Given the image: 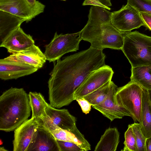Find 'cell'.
<instances>
[{
	"instance_id": "obj_1",
	"label": "cell",
	"mask_w": 151,
	"mask_h": 151,
	"mask_svg": "<svg viewBox=\"0 0 151 151\" xmlns=\"http://www.w3.org/2000/svg\"><path fill=\"white\" fill-rule=\"evenodd\" d=\"M103 50L88 49L59 59L48 82L50 105L60 108L75 100L77 89L93 71L105 65Z\"/></svg>"
},
{
	"instance_id": "obj_2",
	"label": "cell",
	"mask_w": 151,
	"mask_h": 151,
	"mask_svg": "<svg viewBox=\"0 0 151 151\" xmlns=\"http://www.w3.org/2000/svg\"><path fill=\"white\" fill-rule=\"evenodd\" d=\"M107 9L97 6L91 7L87 23L81 30V39L89 42L90 47L94 48L121 50L124 43L122 33L112 24L111 12Z\"/></svg>"
},
{
	"instance_id": "obj_3",
	"label": "cell",
	"mask_w": 151,
	"mask_h": 151,
	"mask_svg": "<svg viewBox=\"0 0 151 151\" xmlns=\"http://www.w3.org/2000/svg\"><path fill=\"white\" fill-rule=\"evenodd\" d=\"M31 110L28 94L23 88L11 87L0 96V130H14L28 120Z\"/></svg>"
},
{
	"instance_id": "obj_4",
	"label": "cell",
	"mask_w": 151,
	"mask_h": 151,
	"mask_svg": "<svg viewBox=\"0 0 151 151\" xmlns=\"http://www.w3.org/2000/svg\"><path fill=\"white\" fill-rule=\"evenodd\" d=\"M122 33L121 50L132 67L151 65V37L136 31Z\"/></svg>"
},
{
	"instance_id": "obj_5",
	"label": "cell",
	"mask_w": 151,
	"mask_h": 151,
	"mask_svg": "<svg viewBox=\"0 0 151 151\" xmlns=\"http://www.w3.org/2000/svg\"><path fill=\"white\" fill-rule=\"evenodd\" d=\"M144 90L131 81L125 86L118 87L115 95L116 104L127 110L135 122L140 121Z\"/></svg>"
},
{
	"instance_id": "obj_6",
	"label": "cell",
	"mask_w": 151,
	"mask_h": 151,
	"mask_svg": "<svg viewBox=\"0 0 151 151\" xmlns=\"http://www.w3.org/2000/svg\"><path fill=\"white\" fill-rule=\"evenodd\" d=\"M81 30L73 34H58L56 32L50 43L45 46L44 54L50 62L60 59L64 54L76 51L82 39Z\"/></svg>"
},
{
	"instance_id": "obj_7",
	"label": "cell",
	"mask_w": 151,
	"mask_h": 151,
	"mask_svg": "<svg viewBox=\"0 0 151 151\" xmlns=\"http://www.w3.org/2000/svg\"><path fill=\"white\" fill-rule=\"evenodd\" d=\"M111 20L113 25L122 32L144 26L139 12L127 4L119 10L111 12Z\"/></svg>"
},
{
	"instance_id": "obj_8",
	"label": "cell",
	"mask_w": 151,
	"mask_h": 151,
	"mask_svg": "<svg viewBox=\"0 0 151 151\" xmlns=\"http://www.w3.org/2000/svg\"><path fill=\"white\" fill-rule=\"evenodd\" d=\"M45 8L39 1L32 6L27 0H0V11L24 18L27 22L43 12Z\"/></svg>"
},
{
	"instance_id": "obj_9",
	"label": "cell",
	"mask_w": 151,
	"mask_h": 151,
	"mask_svg": "<svg viewBox=\"0 0 151 151\" xmlns=\"http://www.w3.org/2000/svg\"><path fill=\"white\" fill-rule=\"evenodd\" d=\"M114 73L112 68L106 65L92 72L75 91V100L83 98L111 80Z\"/></svg>"
},
{
	"instance_id": "obj_10",
	"label": "cell",
	"mask_w": 151,
	"mask_h": 151,
	"mask_svg": "<svg viewBox=\"0 0 151 151\" xmlns=\"http://www.w3.org/2000/svg\"><path fill=\"white\" fill-rule=\"evenodd\" d=\"M118 88L111 81L109 91L104 101L99 104L92 106L111 121L115 119H122L125 116L131 117L127 110L116 102L115 95Z\"/></svg>"
},
{
	"instance_id": "obj_11",
	"label": "cell",
	"mask_w": 151,
	"mask_h": 151,
	"mask_svg": "<svg viewBox=\"0 0 151 151\" xmlns=\"http://www.w3.org/2000/svg\"><path fill=\"white\" fill-rule=\"evenodd\" d=\"M41 123V119L31 117L14 130L13 141L14 151H27L35 132Z\"/></svg>"
},
{
	"instance_id": "obj_12",
	"label": "cell",
	"mask_w": 151,
	"mask_h": 151,
	"mask_svg": "<svg viewBox=\"0 0 151 151\" xmlns=\"http://www.w3.org/2000/svg\"><path fill=\"white\" fill-rule=\"evenodd\" d=\"M45 111L54 123L60 128L79 137H84L76 126V118L71 114L68 109H55L46 101Z\"/></svg>"
},
{
	"instance_id": "obj_13",
	"label": "cell",
	"mask_w": 151,
	"mask_h": 151,
	"mask_svg": "<svg viewBox=\"0 0 151 151\" xmlns=\"http://www.w3.org/2000/svg\"><path fill=\"white\" fill-rule=\"evenodd\" d=\"M40 119L41 125L50 132L56 140L75 143L83 151L91 150V145L84 137H79L60 128L54 124L46 114Z\"/></svg>"
},
{
	"instance_id": "obj_14",
	"label": "cell",
	"mask_w": 151,
	"mask_h": 151,
	"mask_svg": "<svg viewBox=\"0 0 151 151\" xmlns=\"http://www.w3.org/2000/svg\"><path fill=\"white\" fill-rule=\"evenodd\" d=\"M38 69L28 64L6 58L0 60V78L2 80L16 79L34 73Z\"/></svg>"
},
{
	"instance_id": "obj_15",
	"label": "cell",
	"mask_w": 151,
	"mask_h": 151,
	"mask_svg": "<svg viewBox=\"0 0 151 151\" xmlns=\"http://www.w3.org/2000/svg\"><path fill=\"white\" fill-rule=\"evenodd\" d=\"M34 44L32 36L25 33L19 27L5 38L0 47L6 48L8 52L12 54L24 50Z\"/></svg>"
},
{
	"instance_id": "obj_16",
	"label": "cell",
	"mask_w": 151,
	"mask_h": 151,
	"mask_svg": "<svg viewBox=\"0 0 151 151\" xmlns=\"http://www.w3.org/2000/svg\"><path fill=\"white\" fill-rule=\"evenodd\" d=\"M60 151V149L57 140L40 124L26 151Z\"/></svg>"
},
{
	"instance_id": "obj_17",
	"label": "cell",
	"mask_w": 151,
	"mask_h": 151,
	"mask_svg": "<svg viewBox=\"0 0 151 151\" xmlns=\"http://www.w3.org/2000/svg\"><path fill=\"white\" fill-rule=\"evenodd\" d=\"M6 58L27 64L38 69L43 67L47 60L44 53L35 44L24 50L12 53Z\"/></svg>"
},
{
	"instance_id": "obj_18",
	"label": "cell",
	"mask_w": 151,
	"mask_h": 151,
	"mask_svg": "<svg viewBox=\"0 0 151 151\" xmlns=\"http://www.w3.org/2000/svg\"><path fill=\"white\" fill-rule=\"evenodd\" d=\"M26 21L24 18L0 11V44L12 32Z\"/></svg>"
},
{
	"instance_id": "obj_19",
	"label": "cell",
	"mask_w": 151,
	"mask_h": 151,
	"mask_svg": "<svg viewBox=\"0 0 151 151\" xmlns=\"http://www.w3.org/2000/svg\"><path fill=\"white\" fill-rule=\"evenodd\" d=\"M119 133L116 127L106 129L96 145L95 151H115L119 142Z\"/></svg>"
},
{
	"instance_id": "obj_20",
	"label": "cell",
	"mask_w": 151,
	"mask_h": 151,
	"mask_svg": "<svg viewBox=\"0 0 151 151\" xmlns=\"http://www.w3.org/2000/svg\"><path fill=\"white\" fill-rule=\"evenodd\" d=\"M141 130L147 138L151 137V102L147 91L144 90L140 119L139 123Z\"/></svg>"
},
{
	"instance_id": "obj_21",
	"label": "cell",
	"mask_w": 151,
	"mask_h": 151,
	"mask_svg": "<svg viewBox=\"0 0 151 151\" xmlns=\"http://www.w3.org/2000/svg\"><path fill=\"white\" fill-rule=\"evenodd\" d=\"M131 81L144 89L151 90V65L132 67Z\"/></svg>"
},
{
	"instance_id": "obj_22",
	"label": "cell",
	"mask_w": 151,
	"mask_h": 151,
	"mask_svg": "<svg viewBox=\"0 0 151 151\" xmlns=\"http://www.w3.org/2000/svg\"><path fill=\"white\" fill-rule=\"evenodd\" d=\"M28 96L32 111V117L39 119L46 116V101L43 96L40 93L36 92H30Z\"/></svg>"
},
{
	"instance_id": "obj_23",
	"label": "cell",
	"mask_w": 151,
	"mask_h": 151,
	"mask_svg": "<svg viewBox=\"0 0 151 151\" xmlns=\"http://www.w3.org/2000/svg\"><path fill=\"white\" fill-rule=\"evenodd\" d=\"M111 80L100 88L88 93L83 98L88 101L92 106L99 104L104 100L109 91Z\"/></svg>"
},
{
	"instance_id": "obj_24",
	"label": "cell",
	"mask_w": 151,
	"mask_h": 151,
	"mask_svg": "<svg viewBox=\"0 0 151 151\" xmlns=\"http://www.w3.org/2000/svg\"><path fill=\"white\" fill-rule=\"evenodd\" d=\"M124 147L122 151H137V148L134 135L131 124L124 133Z\"/></svg>"
},
{
	"instance_id": "obj_25",
	"label": "cell",
	"mask_w": 151,
	"mask_h": 151,
	"mask_svg": "<svg viewBox=\"0 0 151 151\" xmlns=\"http://www.w3.org/2000/svg\"><path fill=\"white\" fill-rule=\"evenodd\" d=\"M131 125L136 140L137 151H146L145 142L147 138L142 133L139 124L134 123Z\"/></svg>"
},
{
	"instance_id": "obj_26",
	"label": "cell",
	"mask_w": 151,
	"mask_h": 151,
	"mask_svg": "<svg viewBox=\"0 0 151 151\" xmlns=\"http://www.w3.org/2000/svg\"><path fill=\"white\" fill-rule=\"evenodd\" d=\"M127 4L139 13H145L151 15V0H127Z\"/></svg>"
},
{
	"instance_id": "obj_27",
	"label": "cell",
	"mask_w": 151,
	"mask_h": 151,
	"mask_svg": "<svg viewBox=\"0 0 151 151\" xmlns=\"http://www.w3.org/2000/svg\"><path fill=\"white\" fill-rule=\"evenodd\" d=\"M60 151H83L76 144L69 142L57 140Z\"/></svg>"
},
{
	"instance_id": "obj_28",
	"label": "cell",
	"mask_w": 151,
	"mask_h": 151,
	"mask_svg": "<svg viewBox=\"0 0 151 151\" xmlns=\"http://www.w3.org/2000/svg\"><path fill=\"white\" fill-rule=\"evenodd\" d=\"M75 100L80 106L82 112L85 114H88L91 109V105L87 100L83 98L76 99Z\"/></svg>"
},
{
	"instance_id": "obj_29",
	"label": "cell",
	"mask_w": 151,
	"mask_h": 151,
	"mask_svg": "<svg viewBox=\"0 0 151 151\" xmlns=\"http://www.w3.org/2000/svg\"><path fill=\"white\" fill-rule=\"evenodd\" d=\"M144 26L151 31V15L145 13H139Z\"/></svg>"
},
{
	"instance_id": "obj_30",
	"label": "cell",
	"mask_w": 151,
	"mask_h": 151,
	"mask_svg": "<svg viewBox=\"0 0 151 151\" xmlns=\"http://www.w3.org/2000/svg\"><path fill=\"white\" fill-rule=\"evenodd\" d=\"M83 6L92 5L103 7L108 10H110L111 9L109 7H107L102 4L99 0H85L83 4Z\"/></svg>"
},
{
	"instance_id": "obj_31",
	"label": "cell",
	"mask_w": 151,
	"mask_h": 151,
	"mask_svg": "<svg viewBox=\"0 0 151 151\" xmlns=\"http://www.w3.org/2000/svg\"><path fill=\"white\" fill-rule=\"evenodd\" d=\"M145 148L146 151H151V137L146 139Z\"/></svg>"
},
{
	"instance_id": "obj_32",
	"label": "cell",
	"mask_w": 151,
	"mask_h": 151,
	"mask_svg": "<svg viewBox=\"0 0 151 151\" xmlns=\"http://www.w3.org/2000/svg\"><path fill=\"white\" fill-rule=\"evenodd\" d=\"M106 7H109L111 6L110 0H99Z\"/></svg>"
},
{
	"instance_id": "obj_33",
	"label": "cell",
	"mask_w": 151,
	"mask_h": 151,
	"mask_svg": "<svg viewBox=\"0 0 151 151\" xmlns=\"http://www.w3.org/2000/svg\"><path fill=\"white\" fill-rule=\"evenodd\" d=\"M28 3L32 6H35L38 2L39 1L36 0H27Z\"/></svg>"
},
{
	"instance_id": "obj_34",
	"label": "cell",
	"mask_w": 151,
	"mask_h": 151,
	"mask_svg": "<svg viewBox=\"0 0 151 151\" xmlns=\"http://www.w3.org/2000/svg\"><path fill=\"white\" fill-rule=\"evenodd\" d=\"M149 99L151 102V90L147 91Z\"/></svg>"
},
{
	"instance_id": "obj_35",
	"label": "cell",
	"mask_w": 151,
	"mask_h": 151,
	"mask_svg": "<svg viewBox=\"0 0 151 151\" xmlns=\"http://www.w3.org/2000/svg\"><path fill=\"white\" fill-rule=\"evenodd\" d=\"M7 150L5 149L4 147H0V151H7Z\"/></svg>"
},
{
	"instance_id": "obj_36",
	"label": "cell",
	"mask_w": 151,
	"mask_h": 151,
	"mask_svg": "<svg viewBox=\"0 0 151 151\" xmlns=\"http://www.w3.org/2000/svg\"><path fill=\"white\" fill-rule=\"evenodd\" d=\"M62 0V1H65V0Z\"/></svg>"
}]
</instances>
